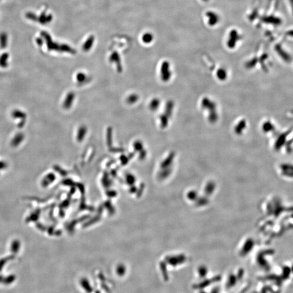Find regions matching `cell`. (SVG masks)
I'll use <instances>...</instances> for the list:
<instances>
[{"label": "cell", "instance_id": "obj_23", "mask_svg": "<svg viewBox=\"0 0 293 293\" xmlns=\"http://www.w3.org/2000/svg\"><path fill=\"white\" fill-rule=\"evenodd\" d=\"M289 1L290 5L292 6V11H293V0H289Z\"/></svg>", "mask_w": 293, "mask_h": 293}, {"label": "cell", "instance_id": "obj_20", "mask_svg": "<svg viewBox=\"0 0 293 293\" xmlns=\"http://www.w3.org/2000/svg\"><path fill=\"white\" fill-rule=\"evenodd\" d=\"M286 35H287L288 36L293 37V29L288 30V31L286 32Z\"/></svg>", "mask_w": 293, "mask_h": 293}, {"label": "cell", "instance_id": "obj_4", "mask_svg": "<svg viewBox=\"0 0 293 293\" xmlns=\"http://www.w3.org/2000/svg\"><path fill=\"white\" fill-rule=\"evenodd\" d=\"M79 284L83 290L86 293H92L93 288L88 279L86 277H82L79 280Z\"/></svg>", "mask_w": 293, "mask_h": 293}, {"label": "cell", "instance_id": "obj_1", "mask_svg": "<svg viewBox=\"0 0 293 293\" xmlns=\"http://www.w3.org/2000/svg\"><path fill=\"white\" fill-rule=\"evenodd\" d=\"M201 107L208 111V118L211 123H215L218 119V113L216 103L209 98H204L201 101Z\"/></svg>", "mask_w": 293, "mask_h": 293}, {"label": "cell", "instance_id": "obj_3", "mask_svg": "<svg viewBox=\"0 0 293 293\" xmlns=\"http://www.w3.org/2000/svg\"><path fill=\"white\" fill-rule=\"evenodd\" d=\"M161 79L164 82H168L170 80L171 77V71L170 64L167 61H165L161 65Z\"/></svg>", "mask_w": 293, "mask_h": 293}, {"label": "cell", "instance_id": "obj_2", "mask_svg": "<svg viewBox=\"0 0 293 293\" xmlns=\"http://www.w3.org/2000/svg\"><path fill=\"white\" fill-rule=\"evenodd\" d=\"M174 105L172 101H169L167 103L166 107V111L160 116L161 126L162 128H166L168 123L169 117H171L173 110V107Z\"/></svg>", "mask_w": 293, "mask_h": 293}, {"label": "cell", "instance_id": "obj_7", "mask_svg": "<svg viewBox=\"0 0 293 293\" xmlns=\"http://www.w3.org/2000/svg\"><path fill=\"white\" fill-rule=\"evenodd\" d=\"M275 49H276V52L279 54V55L283 59H284L285 60H287V61H289L290 60V55L286 51H284L283 50V49L282 48V47H281V46L280 45L278 44V45H276Z\"/></svg>", "mask_w": 293, "mask_h": 293}, {"label": "cell", "instance_id": "obj_12", "mask_svg": "<svg viewBox=\"0 0 293 293\" xmlns=\"http://www.w3.org/2000/svg\"><path fill=\"white\" fill-rule=\"evenodd\" d=\"M217 78L220 80L221 81L224 80L226 79L228 76V73L226 70H225L224 68L219 69L217 72Z\"/></svg>", "mask_w": 293, "mask_h": 293}, {"label": "cell", "instance_id": "obj_21", "mask_svg": "<svg viewBox=\"0 0 293 293\" xmlns=\"http://www.w3.org/2000/svg\"><path fill=\"white\" fill-rule=\"evenodd\" d=\"M5 165L3 162H0V169H3L5 168Z\"/></svg>", "mask_w": 293, "mask_h": 293}, {"label": "cell", "instance_id": "obj_9", "mask_svg": "<svg viewBox=\"0 0 293 293\" xmlns=\"http://www.w3.org/2000/svg\"><path fill=\"white\" fill-rule=\"evenodd\" d=\"M238 34L237 33V32L236 31L232 32L231 33V35H230L229 40L228 42L229 47L232 49L234 46H235V45L236 44V42L238 40Z\"/></svg>", "mask_w": 293, "mask_h": 293}, {"label": "cell", "instance_id": "obj_5", "mask_svg": "<svg viewBox=\"0 0 293 293\" xmlns=\"http://www.w3.org/2000/svg\"><path fill=\"white\" fill-rule=\"evenodd\" d=\"M262 21L265 23L273 24L275 26H279L281 24L282 22V20L279 18L274 16H269L264 17L262 18Z\"/></svg>", "mask_w": 293, "mask_h": 293}, {"label": "cell", "instance_id": "obj_18", "mask_svg": "<svg viewBox=\"0 0 293 293\" xmlns=\"http://www.w3.org/2000/svg\"><path fill=\"white\" fill-rule=\"evenodd\" d=\"M138 99V96L136 94H132L127 98V102L129 104H133L136 102Z\"/></svg>", "mask_w": 293, "mask_h": 293}, {"label": "cell", "instance_id": "obj_13", "mask_svg": "<svg viewBox=\"0 0 293 293\" xmlns=\"http://www.w3.org/2000/svg\"><path fill=\"white\" fill-rule=\"evenodd\" d=\"M160 104V100L157 98H154V99H152L151 102L150 103V104H149L150 109H151V110L155 111L158 109V107H159Z\"/></svg>", "mask_w": 293, "mask_h": 293}, {"label": "cell", "instance_id": "obj_6", "mask_svg": "<svg viewBox=\"0 0 293 293\" xmlns=\"http://www.w3.org/2000/svg\"><path fill=\"white\" fill-rule=\"evenodd\" d=\"M246 127V122L244 119H242L239 121L234 128V132L236 134H242Z\"/></svg>", "mask_w": 293, "mask_h": 293}, {"label": "cell", "instance_id": "obj_11", "mask_svg": "<svg viewBox=\"0 0 293 293\" xmlns=\"http://www.w3.org/2000/svg\"><path fill=\"white\" fill-rule=\"evenodd\" d=\"M20 248V242L18 240H15L11 244L10 250L13 254H17Z\"/></svg>", "mask_w": 293, "mask_h": 293}, {"label": "cell", "instance_id": "obj_10", "mask_svg": "<svg viewBox=\"0 0 293 293\" xmlns=\"http://www.w3.org/2000/svg\"><path fill=\"white\" fill-rule=\"evenodd\" d=\"M86 128L85 126L80 127L78 129V133L77 135V139L78 141H82L84 139L86 133Z\"/></svg>", "mask_w": 293, "mask_h": 293}, {"label": "cell", "instance_id": "obj_22", "mask_svg": "<svg viewBox=\"0 0 293 293\" xmlns=\"http://www.w3.org/2000/svg\"><path fill=\"white\" fill-rule=\"evenodd\" d=\"M3 279H4V277H3L2 276L0 275V283H3Z\"/></svg>", "mask_w": 293, "mask_h": 293}, {"label": "cell", "instance_id": "obj_8", "mask_svg": "<svg viewBox=\"0 0 293 293\" xmlns=\"http://www.w3.org/2000/svg\"><path fill=\"white\" fill-rule=\"evenodd\" d=\"M74 98V94L73 92H70L67 95L66 98L63 103V107L66 109L71 107L72 105L73 99Z\"/></svg>", "mask_w": 293, "mask_h": 293}, {"label": "cell", "instance_id": "obj_15", "mask_svg": "<svg viewBox=\"0 0 293 293\" xmlns=\"http://www.w3.org/2000/svg\"><path fill=\"white\" fill-rule=\"evenodd\" d=\"M207 16H208V17H210L209 22H210V24L213 25L218 22V16L215 14V13H212V12L207 13Z\"/></svg>", "mask_w": 293, "mask_h": 293}, {"label": "cell", "instance_id": "obj_16", "mask_svg": "<svg viewBox=\"0 0 293 293\" xmlns=\"http://www.w3.org/2000/svg\"><path fill=\"white\" fill-rule=\"evenodd\" d=\"M126 270L125 267L122 265H119L116 270V274L119 277L124 276L126 274Z\"/></svg>", "mask_w": 293, "mask_h": 293}, {"label": "cell", "instance_id": "obj_14", "mask_svg": "<svg viewBox=\"0 0 293 293\" xmlns=\"http://www.w3.org/2000/svg\"><path fill=\"white\" fill-rule=\"evenodd\" d=\"M16 279V276L14 275H10L6 277H4L3 284L5 285H9L13 283Z\"/></svg>", "mask_w": 293, "mask_h": 293}, {"label": "cell", "instance_id": "obj_17", "mask_svg": "<svg viewBox=\"0 0 293 293\" xmlns=\"http://www.w3.org/2000/svg\"><path fill=\"white\" fill-rule=\"evenodd\" d=\"M76 79L79 83H82L86 79V76L85 73L79 72L76 76Z\"/></svg>", "mask_w": 293, "mask_h": 293}, {"label": "cell", "instance_id": "obj_19", "mask_svg": "<svg viewBox=\"0 0 293 293\" xmlns=\"http://www.w3.org/2000/svg\"><path fill=\"white\" fill-rule=\"evenodd\" d=\"M12 258L13 257H6V258L2 259L0 260V271H2L3 267L5 266V264L7 263V262L8 261V260H9V259H12Z\"/></svg>", "mask_w": 293, "mask_h": 293}]
</instances>
